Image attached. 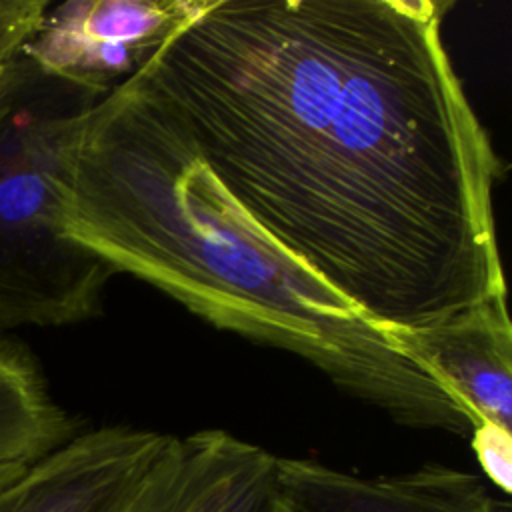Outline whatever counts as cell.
<instances>
[{
    "instance_id": "cell-1",
    "label": "cell",
    "mask_w": 512,
    "mask_h": 512,
    "mask_svg": "<svg viewBox=\"0 0 512 512\" xmlns=\"http://www.w3.org/2000/svg\"><path fill=\"white\" fill-rule=\"evenodd\" d=\"M444 2L196 0L138 70L236 204L370 324L506 294L504 176Z\"/></svg>"
},
{
    "instance_id": "cell-7",
    "label": "cell",
    "mask_w": 512,
    "mask_h": 512,
    "mask_svg": "<svg viewBox=\"0 0 512 512\" xmlns=\"http://www.w3.org/2000/svg\"><path fill=\"white\" fill-rule=\"evenodd\" d=\"M276 478L304 512H510L480 476L436 462L360 476L312 458L276 456Z\"/></svg>"
},
{
    "instance_id": "cell-13",
    "label": "cell",
    "mask_w": 512,
    "mask_h": 512,
    "mask_svg": "<svg viewBox=\"0 0 512 512\" xmlns=\"http://www.w3.org/2000/svg\"><path fill=\"white\" fill-rule=\"evenodd\" d=\"M18 52H20V50H2V48H0V78L4 76V72L8 70L12 58H14Z\"/></svg>"
},
{
    "instance_id": "cell-8",
    "label": "cell",
    "mask_w": 512,
    "mask_h": 512,
    "mask_svg": "<svg viewBox=\"0 0 512 512\" xmlns=\"http://www.w3.org/2000/svg\"><path fill=\"white\" fill-rule=\"evenodd\" d=\"M396 342L480 422L512 430V326L506 294L480 300Z\"/></svg>"
},
{
    "instance_id": "cell-3",
    "label": "cell",
    "mask_w": 512,
    "mask_h": 512,
    "mask_svg": "<svg viewBox=\"0 0 512 512\" xmlns=\"http://www.w3.org/2000/svg\"><path fill=\"white\" fill-rule=\"evenodd\" d=\"M100 96L22 50L0 78V336L102 310L114 270L62 232L56 190L66 144Z\"/></svg>"
},
{
    "instance_id": "cell-6",
    "label": "cell",
    "mask_w": 512,
    "mask_h": 512,
    "mask_svg": "<svg viewBox=\"0 0 512 512\" xmlns=\"http://www.w3.org/2000/svg\"><path fill=\"white\" fill-rule=\"evenodd\" d=\"M276 456L226 430L174 436L136 512H280Z\"/></svg>"
},
{
    "instance_id": "cell-11",
    "label": "cell",
    "mask_w": 512,
    "mask_h": 512,
    "mask_svg": "<svg viewBox=\"0 0 512 512\" xmlns=\"http://www.w3.org/2000/svg\"><path fill=\"white\" fill-rule=\"evenodd\" d=\"M50 6L48 0H0V48L22 50L40 30Z\"/></svg>"
},
{
    "instance_id": "cell-12",
    "label": "cell",
    "mask_w": 512,
    "mask_h": 512,
    "mask_svg": "<svg viewBox=\"0 0 512 512\" xmlns=\"http://www.w3.org/2000/svg\"><path fill=\"white\" fill-rule=\"evenodd\" d=\"M28 464H0V488L16 478Z\"/></svg>"
},
{
    "instance_id": "cell-5",
    "label": "cell",
    "mask_w": 512,
    "mask_h": 512,
    "mask_svg": "<svg viewBox=\"0 0 512 512\" xmlns=\"http://www.w3.org/2000/svg\"><path fill=\"white\" fill-rule=\"evenodd\" d=\"M172 434L80 430L0 488V512H132Z\"/></svg>"
},
{
    "instance_id": "cell-4",
    "label": "cell",
    "mask_w": 512,
    "mask_h": 512,
    "mask_svg": "<svg viewBox=\"0 0 512 512\" xmlns=\"http://www.w3.org/2000/svg\"><path fill=\"white\" fill-rule=\"evenodd\" d=\"M196 0H68L50 6L22 54L98 94L134 76Z\"/></svg>"
},
{
    "instance_id": "cell-10",
    "label": "cell",
    "mask_w": 512,
    "mask_h": 512,
    "mask_svg": "<svg viewBox=\"0 0 512 512\" xmlns=\"http://www.w3.org/2000/svg\"><path fill=\"white\" fill-rule=\"evenodd\" d=\"M470 444L484 476L508 494L512 490V430L480 422L470 434Z\"/></svg>"
},
{
    "instance_id": "cell-9",
    "label": "cell",
    "mask_w": 512,
    "mask_h": 512,
    "mask_svg": "<svg viewBox=\"0 0 512 512\" xmlns=\"http://www.w3.org/2000/svg\"><path fill=\"white\" fill-rule=\"evenodd\" d=\"M80 432L54 394L34 354L0 336V462L32 464Z\"/></svg>"
},
{
    "instance_id": "cell-2",
    "label": "cell",
    "mask_w": 512,
    "mask_h": 512,
    "mask_svg": "<svg viewBox=\"0 0 512 512\" xmlns=\"http://www.w3.org/2000/svg\"><path fill=\"white\" fill-rule=\"evenodd\" d=\"M56 190L62 232L114 274L300 356L400 426L470 438V410L236 204L142 72L80 118Z\"/></svg>"
},
{
    "instance_id": "cell-14",
    "label": "cell",
    "mask_w": 512,
    "mask_h": 512,
    "mask_svg": "<svg viewBox=\"0 0 512 512\" xmlns=\"http://www.w3.org/2000/svg\"><path fill=\"white\" fill-rule=\"evenodd\" d=\"M282 492V490H280ZM280 512H304V510H300L294 502H290L284 494H282V506H280Z\"/></svg>"
}]
</instances>
